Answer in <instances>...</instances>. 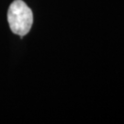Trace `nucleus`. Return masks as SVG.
Listing matches in <instances>:
<instances>
[{"label":"nucleus","mask_w":124,"mask_h":124,"mask_svg":"<svg viewBox=\"0 0 124 124\" xmlns=\"http://www.w3.org/2000/svg\"><path fill=\"white\" fill-rule=\"evenodd\" d=\"M8 20L14 34L22 37L31 31L33 23V14L25 2L16 0L9 7Z\"/></svg>","instance_id":"nucleus-1"}]
</instances>
